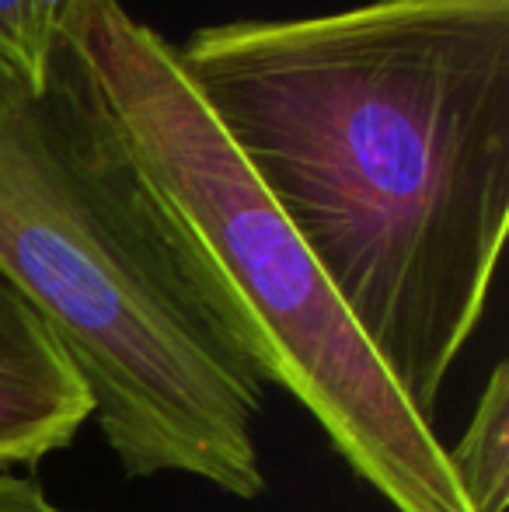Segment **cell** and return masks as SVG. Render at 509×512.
Listing matches in <instances>:
<instances>
[{
    "label": "cell",
    "instance_id": "cell-2",
    "mask_svg": "<svg viewBox=\"0 0 509 512\" xmlns=\"http://www.w3.org/2000/svg\"><path fill=\"white\" fill-rule=\"evenodd\" d=\"M0 272L49 324L126 478L265 492V380L196 241L63 46L42 91L0 63Z\"/></svg>",
    "mask_w": 509,
    "mask_h": 512
},
{
    "label": "cell",
    "instance_id": "cell-7",
    "mask_svg": "<svg viewBox=\"0 0 509 512\" xmlns=\"http://www.w3.org/2000/svg\"><path fill=\"white\" fill-rule=\"evenodd\" d=\"M0 512H77L56 506L39 481L18 474L14 467H0Z\"/></svg>",
    "mask_w": 509,
    "mask_h": 512
},
{
    "label": "cell",
    "instance_id": "cell-6",
    "mask_svg": "<svg viewBox=\"0 0 509 512\" xmlns=\"http://www.w3.org/2000/svg\"><path fill=\"white\" fill-rule=\"evenodd\" d=\"M77 0H0V63L42 91L63 53V28Z\"/></svg>",
    "mask_w": 509,
    "mask_h": 512
},
{
    "label": "cell",
    "instance_id": "cell-1",
    "mask_svg": "<svg viewBox=\"0 0 509 512\" xmlns=\"http://www.w3.org/2000/svg\"><path fill=\"white\" fill-rule=\"evenodd\" d=\"M175 60L401 398L436 425L509 227V0L220 21Z\"/></svg>",
    "mask_w": 509,
    "mask_h": 512
},
{
    "label": "cell",
    "instance_id": "cell-3",
    "mask_svg": "<svg viewBox=\"0 0 509 512\" xmlns=\"http://www.w3.org/2000/svg\"><path fill=\"white\" fill-rule=\"evenodd\" d=\"M63 46L196 241L213 307L265 384L314 415L398 512H471L447 446L394 387L290 223L189 88L175 46L123 0H77Z\"/></svg>",
    "mask_w": 509,
    "mask_h": 512
},
{
    "label": "cell",
    "instance_id": "cell-4",
    "mask_svg": "<svg viewBox=\"0 0 509 512\" xmlns=\"http://www.w3.org/2000/svg\"><path fill=\"white\" fill-rule=\"evenodd\" d=\"M91 398L49 324L0 272V467H35L74 443Z\"/></svg>",
    "mask_w": 509,
    "mask_h": 512
},
{
    "label": "cell",
    "instance_id": "cell-5",
    "mask_svg": "<svg viewBox=\"0 0 509 512\" xmlns=\"http://www.w3.org/2000/svg\"><path fill=\"white\" fill-rule=\"evenodd\" d=\"M457 488L471 512H506L509 502V370L499 363L482 387L471 422L447 446Z\"/></svg>",
    "mask_w": 509,
    "mask_h": 512
}]
</instances>
